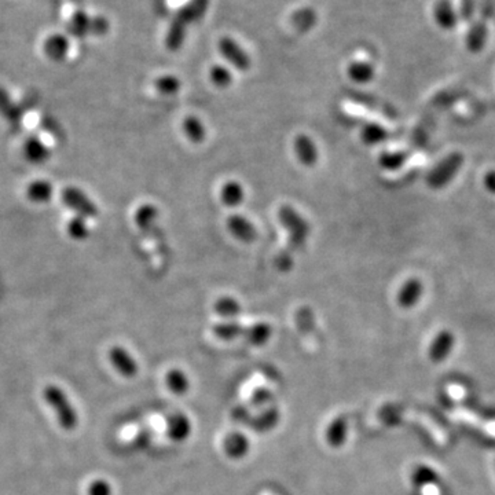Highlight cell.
Instances as JSON below:
<instances>
[{
	"label": "cell",
	"mask_w": 495,
	"mask_h": 495,
	"mask_svg": "<svg viewBox=\"0 0 495 495\" xmlns=\"http://www.w3.org/2000/svg\"><path fill=\"white\" fill-rule=\"evenodd\" d=\"M485 188L492 193L495 195V171H490L485 176Z\"/></svg>",
	"instance_id": "35"
},
{
	"label": "cell",
	"mask_w": 495,
	"mask_h": 495,
	"mask_svg": "<svg viewBox=\"0 0 495 495\" xmlns=\"http://www.w3.org/2000/svg\"><path fill=\"white\" fill-rule=\"evenodd\" d=\"M294 150L297 160L304 167H314L318 161V148L315 142L305 134L297 135L294 141Z\"/></svg>",
	"instance_id": "9"
},
{
	"label": "cell",
	"mask_w": 495,
	"mask_h": 495,
	"mask_svg": "<svg viewBox=\"0 0 495 495\" xmlns=\"http://www.w3.org/2000/svg\"><path fill=\"white\" fill-rule=\"evenodd\" d=\"M422 294H424L422 282L417 278H410L402 285L397 294V304L406 310L413 308L420 301Z\"/></svg>",
	"instance_id": "10"
},
{
	"label": "cell",
	"mask_w": 495,
	"mask_h": 495,
	"mask_svg": "<svg viewBox=\"0 0 495 495\" xmlns=\"http://www.w3.org/2000/svg\"><path fill=\"white\" fill-rule=\"evenodd\" d=\"M346 73L352 82H355L358 84H366L373 80L374 68L365 61H356L348 66Z\"/></svg>",
	"instance_id": "19"
},
{
	"label": "cell",
	"mask_w": 495,
	"mask_h": 495,
	"mask_svg": "<svg viewBox=\"0 0 495 495\" xmlns=\"http://www.w3.org/2000/svg\"><path fill=\"white\" fill-rule=\"evenodd\" d=\"M277 264H278L280 270H282V271H288V270L292 267L294 260H292V257L289 256V253H287V254H281V256L278 257Z\"/></svg>",
	"instance_id": "34"
},
{
	"label": "cell",
	"mask_w": 495,
	"mask_h": 495,
	"mask_svg": "<svg viewBox=\"0 0 495 495\" xmlns=\"http://www.w3.org/2000/svg\"><path fill=\"white\" fill-rule=\"evenodd\" d=\"M406 161V154L403 151H384L379 157L380 165L387 171H396L402 168Z\"/></svg>",
	"instance_id": "26"
},
{
	"label": "cell",
	"mask_w": 495,
	"mask_h": 495,
	"mask_svg": "<svg viewBox=\"0 0 495 495\" xmlns=\"http://www.w3.org/2000/svg\"><path fill=\"white\" fill-rule=\"evenodd\" d=\"M455 344V337L450 330H442L436 335L429 346L428 356L432 362H442L451 353Z\"/></svg>",
	"instance_id": "11"
},
{
	"label": "cell",
	"mask_w": 495,
	"mask_h": 495,
	"mask_svg": "<svg viewBox=\"0 0 495 495\" xmlns=\"http://www.w3.org/2000/svg\"><path fill=\"white\" fill-rule=\"evenodd\" d=\"M223 451L230 459L240 461L244 459L249 454L250 442L245 434L231 432L223 441Z\"/></svg>",
	"instance_id": "8"
},
{
	"label": "cell",
	"mask_w": 495,
	"mask_h": 495,
	"mask_svg": "<svg viewBox=\"0 0 495 495\" xmlns=\"http://www.w3.org/2000/svg\"><path fill=\"white\" fill-rule=\"evenodd\" d=\"M206 7V0H193L189 6H186L179 15L175 18V22L181 24L182 26H186L192 21L197 20L198 17L204 13Z\"/></svg>",
	"instance_id": "25"
},
{
	"label": "cell",
	"mask_w": 495,
	"mask_h": 495,
	"mask_svg": "<svg viewBox=\"0 0 495 495\" xmlns=\"http://www.w3.org/2000/svg\"><path fill=\"white\" fill-rule=\"evenodd\" d=\"M280 420H281L280 410L277 407H267L257 418H254L252 427L256 432L264 434L273 431L280 424Z\"/></svg>",
	"instance_id": "18"
},
{
	"label": "cell",
	"mask_w": 495,
	"mask_h": 495,
	"mask_svg": "<svg viewBox=\"0 0 495 495\" xmlns=\"http://www.w3.org/2000/svg\"><path fill=\"white\" fill-rule=\"evenodd\" d=\"M434 18L442 29L450 31L457 26L459 15L448 0H441L434 8Z\"/></svg>",
	"instance_id": "13"
},
{
	"label": "cell",
	"mask_w": 495,
	"mask_h": 495,
	"mask_svg": "<svg viewBox=\"0 0 495 495\" xmlns=\"http://www.w3.org/2000/svg\"><path fill=\"white\" fill-rule=\"evenodd\" d=\"M410 479H411V483L416 489H424V487L438 483L439 476L434 468H431L425 464H420L413 469Z\"/></svg>",
	"instance_id": "17"
},
{
	"label": "cell",
	"mask_w": 495,
	"mask_h": 495,
	"mask_svg": "<svg viewBox=\"0 0 495 495\" xmlns=\"http://www.w3.org/2000/svg\"><path fill=\"white\" fill-rule=\"evenodd\" d=\"M487 40V28L483 22H475L466 36V47L471 52H479Z\"/></svg>",
	"instance_id": "23"
},
{
	"label": "cell",
	"mask_w": 495,
	"mask_h": 495,
	"mask_svg": "<svg viewBox=\"0 0 495 495\" xmlns=\"http://www.w3.org/2000/svg\"><path fill=\"white\" fill-rule=\"evenodd\" d=\"M43 397L49 403L50 407L55 411L56 420L65 431H73L77 427L79 424L77 413L68 395L58 386L54 384L47 386L43 391Z\"/></svg>",
	"instance_id": "1"
},
{
	"label": "cell",
	"mask_w": 495,
	"mask_h": 495,
	"mask_svg": "<svg viewBox=\"0 0 495 495\" xmlns=\"http://www.w3.org/2000/svg\"><path fill=\"white\" fill-rule=\"evenodd\" d=\"M473 10H475L473 0H462L461 1V14H459V17H462L464 20H469L471 15L473 14Z\"/></svg>",
	"instance_id": "33"
},
{
	"label": "cell",
	"mask_w": 495,
	"mask_h": 495,
	"mask_svg": "<svg viewBox=\"0 0 495 495\" xmlns=\"http://www.w3.org/2000/svg\"><path fill=\"white\" fill-rule=\"evenodd\" d=\"M387 137H388L387 130H384L380 124H376V123L366 124L360 131L362 141L369 146H374V145L384 142L387 139Z\"/></svg>",
	"instance_id": "24"
},
{
	"label": "cell",
	"mask_w": 495,
	"mask_h": 495,
	"mask_svg": "<svg viewBox=\"0 0 495 495\" xmlns=\"http://www.w3.org/2000/svg\"><path fill=\"white\" fill-rule=\"evenodd\" d=\"M227 230L236 240L245 244H250L257 238V231L253 223L238 213L227 218Z\"/></svg>",
	"instance_id": "6"
},
{
	"label": "cell",
	"mask_w": 495,
	"mask_h": 495,
	"mask_svg": "<svg viewBox=\"0 0 495 495\" xmlns=\"http://www.w3.org/2000/svg\"><path fill=\"white\" fill-rule=\"evenodd\" d=\"M209 77H211V82L219 89H226L233 82V76H231L230 70L226 69L224 66H220V65H213L211 68Z\"/></svg>",
	"instance_id": "27"
},
{
	"label": "cell",
	"mask_w": 495,
	"mask_h": 495,
	"mask_svg": "<svg viewBox=\"0 0 495 495\" xmlns=\"http://www.w3.org/2000/svg\"><path fill=\"white\" fill-rule=\"evenodd\" d=\"M213 310L219 317L224 319H233L241 314L243 308L238 300H236L234 297L223 296L215 301Z\"/></svg>",
	"instance_id": "20"
},
{
	"label": "cell",
	"mask_w": 495,
	"mask_h": 495,
	"mask_svg": "<svg viewBox=\"0 0 495 495\" xmlns=\"http://www.w3.org/2000/svg\"><path fill=\"white\" fill-rule=\"evenodd\" d=\"M271 336H273V328L266 322H259L250 328H245V333H244L245 340L253 346H266L271 339Z\"/></svg>",
	"instance_id": "16"
},
{
	"label": "cell",
	"mask_w": 495,
	"mask_h": 495,
	"mask_svg": "<svg viewBox=\"0 0 495 495\" xmlns=\"http://www.w3.org/2000/svg\"><path fill=\"white\" fill-rule=\"evenodd\" d=\"M281 224L289 231L291 247L300 249L304 247L310 236V223L291 205H282L278 212Z\"/></svg>",
	"instance_id": "2"
},
{
	"label": "cell",
	"mask_w": 495,
	"mask_h": 495,
	"mask_svg": "<svg viewBox=\"0 0 495 495\" xmlns=\"http://www.w3.org/2000/svg\"><path fill=\"white\" fill-rule=\"evenodd\" d=\"M155 215H157V209H155L154 206H151V205H146V206L141 208V211H139V213H138V222H139L142 226H145L148 222L154 220Z\"/></svg>",
	"instance_id": "32"
},
{
	"label": "cell",
	"mask_w": 495,
	"mask_h": 495,
	"mask_svg": "<svg viewBox=\"0 0 495 495\" xmlns=\"http://www.w3.org/2000/svg\"><path fill=\"white\" fill-rule=\"evenodd\" d=\"M165 383L168 390L174 395L182 396L190 390V379L182 369H171L165 376Z\"/></svg>",
	"instance_id": "14"
},
{
	"label": "cell",
	"mask_w": 495,
	"mask_h": 495,
	"mask_svg": "<svg viewBox=\"0 0 495 495\" xmlns=\"http://www.w3.org/2000/svg\"><path fill=\"white\" fill-rule=\"evenodd\" d=\"M464 162V157L459 153H451L443 158L429 174L427 178L428 185L432 189H442L447 183L452 181V178L459 171Z\"/></svg>",
	"instance_id": "3"
},
{
	"label": "cell",
	"mask_w": 495,
	"mask_h": 495,
	"mask_svg": "<svg viewBox=\"0 0 495 495\" xmlns=\"http://www.w3.org/2000/svg\"><path fill=\"white\" fill-rule=\"evenodd\" d=\"M193 434V422L182 411L172 414L167 421V435L172 442L183 443Z\"/></svg>",
	"instance_id": "5"
},
{
	"label": "cell",
	"mask_w": 495,
	"mask_h": 495,
	"mask_svg": "<svg viewBox=\"0 0 495 495\" xmlns=\"http://www.w3.org/2000/svg\"><path fill=\"white\" fill-rule=\"evenodd\" d=\"M154 86L158 93H161L164 96H174L181 90V80L175 76L167 75V76H161L160 79H157Z\"/></svg>",
	"instance_id": "28"
},
{
	"label": "cell",
	"mask_w": 495,
	"mask_h": 495,
	"mask_svg": "<svg viewBox=\"0 0 495 495\" xmlns=\"http://www.w3.org/2000/svg\"><path fill=\"white\" fill-rule=\"evenodd\" d=\"M325 439L332 448H340L346 445L348 439V421L346 417H337L328 425Z\"/></svg>",
	"instance_id": "12"
},
{
	"label": "cell",
	"mask_w": 495,
	"mask_h": 495,
	"mask_svg": "<svg viewBox=\"0 0 495 495\" xmlns=\"http://www.w3.org/2000/svg\"><path fill=\"white\" fill-rule=\"evenodd\" d=\"M219 50L222 52V55L230 62L233 63L238 70L245 72L250 66V59L247 56V52L238 46L237 42H234L230 38H223L219 42Z\"/></svg>",
	"instance_id": "7"
},
{
	"label": "cell",
	"mask_w": 495,
	"mask_h": 495,
	"mask_svg": "<svg viewBox=\"0 0 495 495\" xmlns=\"http://www.w3.org/2000/svg\"><path fill=\"white\" fill-rule=\"evenodd\" d=\"M182 128H183V132L188 137V139L193 144L204 142V139L206 137L205 127H204L202 121L196 116L185 117V120L182 123Z\"/></svg>",
	"instance_id": "22"
},
{
	"label": "cell",
	"mask_w": 495,
	"mask_h": 495,
	"mask_svg": "<svg viewBox=\"0 0 495 495\" xmlns=\"http://www.w3.org/2000/svg\"><path fill=\"white\" fill-rule=\"evenodd\" d=\"M109 359H110V363L113 365V367L124 379H134L139 372V366H138L137 359L123 346H113L109 351Z\"/></svg>",
	"instance_id": "4"
},
{
	"label": "cell",
	"mask_w": 495,
	"mask_h": 495,
	"mask_svg": "<svg viewBox=\"0 0 495 495\" xmlns=\"http://www.w3.org/2000/svg\"><path fill=\"white\" fill-rule=\"evenodd\" d=\"M315 21V15L311 10H301L295 14L294 22L296 24L300 29H308L312 26Z\"/></svg>",
	"instance_id": "30"
},
{
	"label": "cell",
	"mask_w": 495,
	"mask_h": 495,
	"mask_svg": "<svg viewBox=\"0 0 495 495\" xmlns=\"http://www.w3.org/2000/svg\"><path fill=\"white\" fill-rule=\"evenodd\" d=\"M213 333L218 339L224 340V342H231L236 340L245 333V328L241 326L238 322L234 321H227V322H220L213 326Z\"/></svg>",
	"instance_id": "21"
},
{
	"label": "cell",
	"mask_w": 495,
	"mask_h": 495,
	"mask_svg": "<svg viewBox=\"0 0 495 495\" xmlns=\"http://www.w3.org/2000/svg\"><path fill=\"white\" fill-rule=\"evenodd\" d=\"M245 198V190L243 185L237 181H227L220 190V201L229 208H236L243 204Z\"/></svg>",
	"instance_id": "15"
},
{
	"label": "cell",
	"mask_w": 495,
	"mask_h": 495,
	"mask_svg": "<svg viewBox=\"0 0 495 495\" xmlns=\"http://www.w3.org/2000/svg\"><path fill=\"white\" fill-rule=\"evenodd\" d=\"M87 495H113L112 485L105 479H96L90 483Z\"/></svg>",
	"instance_id": "29"
},
{
	"label": "cell",
	"mask_w": 495,
	"mask_h": 495,
	"mask_svg": "<svg viewBox=\"0 0 495 495\" xmlns=\"http://www.w3.org/2000/svg\"><path fill=\"white\" fill-rule=\"evenodd\" d=\"M273 400V393L268 388H259L252 394V403L254 406H267Z\"/></svg>",
	"instance_id": "31"
}]
</instances>
